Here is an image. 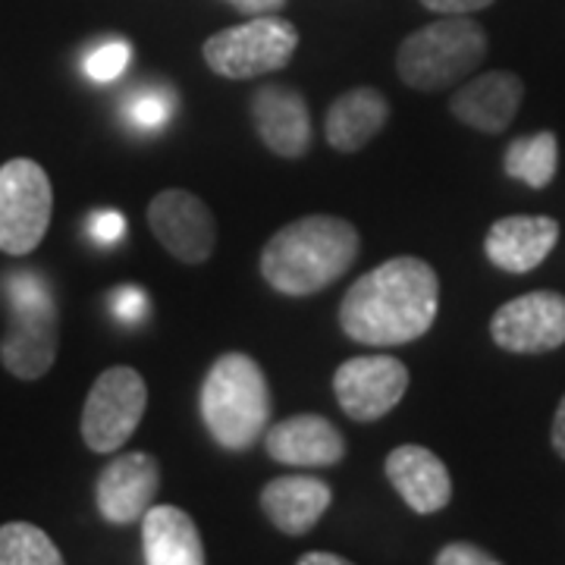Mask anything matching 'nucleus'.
Returning a JSON list of instances; mask_svg holds the SVG:
<instances>
[{
	"label": "nucleus",
	"instance_id": "11",
	"mask_svg": "<svg viewBox=\"0 0 565 565\" xmlns=\"http://www.w3.org/2000/svg\"><path fill=\"white\" fill-rule=\"evenodd\" d=\"M148 226L182 264H204L217 245V221L211 207L185 189L158 192L148 204Z\"/></svg>",
	"mask_w": 565,
	"mask_h": 565
},
{
	"label": "nucleus",
	"instance_id": "15",
	"mask_svg": "<svg viewBox=\"0 0 565 565\" xmlns=\"http://www.w3.org/2000/svg\"><path fill=\"white\" fill-rule=\"evenodd\" d=\"M386 481L418 515H434L452 500V478L437 452L427 446L405 444L386 456Z\"/></svg>",
	"mask_w": 565,
	"mask_h": 565
},
{
	"label": "nucleus",
	"instance_id": "28",
	"mask_svg": "<svg viewBox=\"0 0 565 565\" xmlns=\"http://www.w3.org/2000/svg\"><path fill=\"white\" fill-rule=\"evenodd\" d=\"M422 3L434 13H444V17H468V13L487 10L493 0H422Z\"/></svg>",
	"mask_w": 565,
	"mask_h": 565
},
{
	"label": "nucleus",
	"instance_id": "20",
	"mask_svg": "<svg viewBox=\"0 0 565 565\" xmlns=\"http://www.w3.org/2000/svg\"><path fill=\"white\" fill-rule=\"evenodd\" d=\"M141 546L148 565H202V534L180 505H151L141 515Z\"/></svg>",
	"mask_w": 565,
	"mask_h": 565
},
{
	"label": "nucleus",
	"instance_id": "30",
	"mask_svg": "<svg viewBox=\"0 0 565 565\" xmlns=\"http://www.w3.org/2000/svg\"><path fill=\"white\" fill-rule=\"evenodd\" d=\"M550 440H553V449L565 459V396L559 408H556V418H553V430H550Z\"/></svg>",
	"mask_w": 565,
	"mask_h": 565
},
{
	"label": "nucleus",
	"instance_id": "16",
	"mask_svg": "<svg viewBox=\"0 0 565 565\" xmlns=\"http://www.w3.org/2000/svg\"><path fill=\"white\" fill-rule=\"evenodd\" d=\"M522 102H525L522 79L509 70H493V73L465 82L449 102V114L478 132L500 136L505 126L515 120Z\"/></svg>",
	"mask_w": 565,
	"mask_h": 565
},
{
	"label": "nucleus",
	"instance_id": "29",
	"mask_svg": "<svg viewBox=\"0 0 565 565\" xmlns=\"http://www.w3.org/2000/svg\"><path fill=\"white\" fill-rule=\"evenodd\" d=\"M226 3H233L245 17H267V13H277L286 0H226Z\"/></svg>",
	"mask_w": 565,
	"mask_h": 565
},
{
	"label": "nucleus",
	"instance_id": "4",
	"mask_svg": "<svg viewBox=\"0 0 565 565\" xmlns=\"http://www.w3.org/2000/svg\"><path fill=\"white\" fill-rule=\"evenodd\" d=\"M487 57L484 29L468 17H446L412 32L396 51V73L415 92H446Z\"/></svg>",
	"mask_w": 565,
	"mask_h": 565
},
{
	"label": "nucleus",
	"instance_id": "12",
	"mask_svg": "<svg viewBox=\"0 0 565 565\" xmlns=\"http://www.w3.org/2000/svg\"><path fill=\"white\" fill-rule=\"evenodd\" d=\"M161 490V465L151 452H122L104 465L95 481V503L107 525H136Z\"/></svg>",
	"mask_w": 565,
	"mask_h": 565
},
{
	"label": "nucleus",
	"instance_id": "31",
	"mask_svg": "<svg viewBox=\"0 0 565 565\" xmlns=\"http://www.w3.org/2000/svg\"><path fill=\"white\" fill-rule=\"evenodd\" d=\"M299 565H349V559H345V556H340V553H323V550H311V553L299 556Z\"/></svg>",
	"mask_w": 565,
	"mask_h": 565
},
{
	"label": "nucleus",
	"instance_id": "1",
	"mask_svg": "<svg viewBox=\"0 0 565 565\" xmlns=\"http://www.w3.org/2000/svg\"><path fill=\"white\" fill-rule=\"evenodd\" d=\"M437 270L415 255H399L349 286L340 305V327L355 343L393 349L422 340L437 321Z\"/></svg>",
	"mask_w": 565,
	"mask_h": 565
},
{
	"label": "nucleus",
	"instance_id": "24",
	"mask_svg": "<svg viewBox=\"0 0 565 565\" xmlns=\"http://www.w3.org/2000/svg\"><path fill=\"white\" fill-rule=\"evenodd\" d=\"M129 57H132V47H129L126 41L102 44V47H95V51L85 57V76L95 82L117 79L122 70L129 66Z\"/></svg>",
	"mask_w": 565,
	"mask_h": 565
},
{
	"label": "nucleus",
	"instance_id": "7",
	"mask_svg": "<svg viewBox=\"0 0 565 565\" xmlns=\"http://www.w3.org/2000/svg\"><path fill=\"white\" fill-rule=\"evenodd\" d=\"M54 214V189L44 167L13 158L0 167V252L29 255L41 245Z\"/></svg>",
	"mask_w": 565,
	"mask_h": 565
},
{
	"label": "nucleus",
	"instance_id": "19",
	"mask_svg": "<svg viewBox=\"0 0 565 565\" xmlns=\"http://www.w3.org/2000/svg\"><path fill=\"white\" fill-rule=\"evenodd\" d=\"M386 120H390V102L384 92L362 85L330 104L327 120H323V136L333 151L355 154L367 141H374V136H381Z\"/></svg>",
	"mask_w": 565,
	"mask_h": 565
},
{
	"label": "nucleus",
	"instance_id": "26",
	"mask_svg": "<svg viewBox=\"0 0 565 565\" xmlns=\"http://www.w3.org/2000/svg\"><path fill=\"white\" fill-rule=\"evenodd\" d=\"M437 565H500V559L493 553H487L481 546L465 544V541H456V544H446L437 556H434Z\"/></svg>",
	"mask_w": 565,
	"mask_h": 565
},
{
	"label": "nucleus",
	"instance_id": "6",
	"mask_svg": "<svg viewBox=\"0 0 565 565\" xmlns=\"http://www.w3.org/2000/svg\"><path fill=\"white\" fill-rule=\"evenodd\" d=\"M299 51V29L277 13L252 17L204 41V63L223 79H255L289 66Z\"/></svg>",
	"mask_w": 565,
	"mask_h": 565
},
{
	"label": "nucleus",
	"instance_id": "5",
	"mask_svg": "<svg viewBox=\"0 0 565 565\" xmlns=\"http://www.w3.org/2000/svg\"><path fill=\"white\" fill-rule=\"evenodd\" d=\"M10 323L0 340V362L20 381L44 377L61 349V311L39 274H10Z\"/></svg>",
	"mask_w": 565,
	"mask_h": 565
},
{
	"label": "nucleus",
	"instance_id": "23",
	"mask_svg": "<svg viewBox=\"0 0 565 565\" xmlns=\"http://www.w3.org/2000/svg\"><path fill=\"white\" fill-rule=\"evenodd\" d=\"M173 98L161 95V92H145L136 95L129 107H126V120L132 122L136 129H161L163 122H170L173 117Z\"/></svg>",
	"mask_w": 565,
	"mask_h": 565
},
{
	"label": "nucleus",
	"instance_id": "25",
	"mask_svg": "<svg viewBox=\"0 0 565 565\" xmlns=\"http://www.w3.org/2000/svg\"><path fill=\"white\" fill-rule=\"evenodd\" d=\"M148 311H151V299L139 286H122L114 292V315L122 323H141L148 318Z\"/></svg>",
	"mask_w": 565,
	"mask_h": 565
},
{
	"label": "nucleus",
	"instance_id": "3",
	"mask_svg": "<svg viewBox=\"0 0 565 565\" xmlns=\"http://www.w3.org/2000/svg\"><path fill=\"white\" fill-rule=\"evenodd\" d=\"M202 422L226 452H245L270 427V386L262 364L245 352H223L202 384Z\"/></svg>",
	"mask_w": 565,
	"mask_h": 565
},
{
	"label": "nucleus",
	"instance_id": "18",
	"mask_svg": "<svg viewBox=\"0 0 565 565\" xmlns=\"http://www.w3.org/2000/svg\"><path fill=\"white\" fill-rule=\"evenodd\" d=\"M333 503V490L321 478H308V475H286L274 478L262 490V512L267 522L289 534V537H302L323 519V512Z\"/></svg>",
	"mask_w": 565,
	"mask_h": 565
},
{
	"label": "nucleus",
	"instance_id": "21",
	"mask_svg": "<svg viewBox=\"0 0 565 565\" xmlns=\"http://www.w3.org/2000/svg\"><path fill=\"white\" fill-rule=\"evenodd\" d=\"M503 167L512 180L525 182L531 189H546L559 167V141L553 132L515 139L505 151Z\"/></svg>",
	"mask_w": 565,
	"mask_h": 565
},
{
	"label": "nucleus",
	"instance_id": "9",
	"mask_svg": "<svg viewBox=\"0 0 565 565\" xmlns=\"http://www.w3.org/2000/svg\"><path fill=\"white\" fill-rule=\"evenodd\" d=\"M408 367L396 355H355L337 367L333 393L352 422H381L403 403Z\"/></svg>",
	"mask_w": 565,
	"mask_h": 565
},
{
	"label": "nucleus",
	"instance_id": "10",
	"mask_svg": "<svg viewBox=\"0 0 565 565\" xmlns=\"http://www.w3.org/2000/svg\"><path fill=\"white\" fill-rule=\"evenodd\" d=\"M490 337L503 352L537 355L565 343V296L537 289L497 308Z\"/></svg>",
	"mask_w": 565,
	"mask_h": 565
},
{
	"label": "nucleus",
	"instance_id": "2",
	"mask_svg": "<svg viewBox=\"0 0 565 565\" xmlns=\"http://www.w3.org/2000/svg\"><path fill=\"white\" fill-rule=\"evenodd\" d=\"M362 252L359 230L333 214H311L277 230L262 252V277L280 296L305 299L343 277Z\"/></svg>",
	"mask_w": 565,
	"mask_h": 565
},
{
	"label": "nucleus",
	"instance_id": "13",
	"mask_svg": "<svg viewBox=\"0 0 565 565\" xmlns=\"http://www.w3.org/2000/svg\"><path fill=\"white\" fill-rule=\"evenodd\" d=\"M252 120L264 148L277 158L299 161L311 148V114L305 98L289 85H262L252 95Z\"/></svg>",
	"mask_w": 565,
	"mask_h": 565
},
{
	"label": "nucleus",
	"instance_id": "17",
	"mask_svg": "<svg viewBox=\"0 0 565 565\" xmlns=\"http://www.w3.org/2000/svg\"><path fill=\"white\" fill-rule=\"evenodd\" d=\"M559 243V223L553 217H500L490 226L484 252L493 267L505 274H527L546 262V255Z\"/></svg>",
	"mask_w": 565,
	"mask_h": 565
},
{
	"label": "nucleus",
	"instance_id": "14",
	"mask_svg": "<svg viewBox=\"0 0 565 565\" xmlns=\"http://www.w3.org/2000/svg\"><path fill=\"white\" fill-rule=\"evenodd\" d=\"M264 449L289 468H330L345 456V437L321 415H292L264 430Z\"/></svg>",
	"mask_w": 565,
	"mask_h": 565
},
{
	"label": "nucleus",
	"instance_id": "8",
	"mask_svg": "<svg viewBox=\"0 0 565 565\" xmlns=\"http://www.w3.org/2000/svg\"><path fill=\"white\" fill-rule=\"evenodd\" d=\"M148 408V386L136 367H107L82 405V440L92 452H117L129 444Z\"/></svg>",
	"mask_w": 565,
	"mask_h": 565
},
{
	"label": "nucleus",
	"instance_id": "22",
	"mask_svg": "<svg viewBox=\"0 0 565 565\" xmlns=\"http://www.w3.org/2000/svg\"><path fill=\"white\" fill-rule=\"evenodd\" d=\"M63 553L32 522L0 525V565H61Z\"/></svg>",
	"mask_w": 565,
	"mask_h": 565
},
{
	"label": "nucleus",
	"instance_id": "27",
	"mask_svg": "<svg viewBox=\"0 0 565 565\" xmlns=\"http://www.w3.org/2000/svg\"><path fill=\"white\" fill-rule=\"evenodd\" d=\"M88 230L98 245H117L126 236V217L120 211H98L88 223Z\"/></svg>",
	"mask_w": 565,
	"mask_h": 565
}]
</instances>
